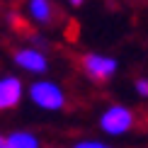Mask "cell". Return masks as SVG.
<instances>
[{
  "mask_svg": "<svg viewBox=\"0 0 148 148\" xmlns=\"http://www.w3.org/2000/svg\"><path fill=\"white\" fill-rule=\"evenodd\" d=\"M136 124V114L124 104H112L100 114V129L107 136H124Z\"/></svg>",
  "mask_w": 148,
  "mask_h": 148,
  "instance_id": "obj_1",
  "label": "cell"
},
{
  "mask_svg": "<svg viewBox=\"0 0 148 148\" xmlns=\"http://www.w3.org/2000/svg\"><path fill=\"white\" fill-rule=\"evenodd\" d=\"M15 63L20 66V68L34 73V75H41V73H46L49 68V61L46 56L39 51V49H20V51H15Z\"/></svg>",
  "mask_w": 148,
  "mask_h": 148,
  "instance_id": "obj_4",
  "label": "cell"
},
{
  "mask_svg": "<svg viewBox=\"0 0 148 148\" xmlns=\"http://www.w3.org/2000/svg\"><path fill=\"white\" fill-rule=\"evenodd\" d=\"M68 3L73 5V8H78V5H83V3H85V0H68Z\"/></svg>",
  "mask_w": 148,
  "mask_h": 148,
  "instance_id": "obj_10",
  "label": "cell"
},
{
  "mask_svg": "<svg viewBox=\"0 0 148 148\" xmlns=\"http://www.w3.org/2000/svg\"><path fill=\"white\" fill-rule=\"evenodd\" d=\"M0 148H8V138L5 136H0Z\"/></svg>",
  "mask_w": 148,
  "mask_h": 148,
  "instance_id": "obj_11",
  "label": "cell"
},
{
  "mask_svg": "<svg viewBox=\"0 0 148 148\" xmlns=\"http://www.w3.org/2000/svg\"><path fill=\"white\" fill-rule=\"evenodd\" d=\"M75 148H107L104 141H95V138H85V141H78Z\"/></svg>",
  "mask_w": 148,
  "mask_h": 148,
  "instance_id": "obj_8",
  "label": "cell"
},
{
  "mask_svg": "<svg viewBox=\"0 0 148 148\" xmlns=\"http://www.w3.org/2000/svg\"><path fill=\"white\" fill-rule=\"evenodd\" d=\"M5 138H8V148H39V143H41L39 136L32 131H15Z\"/></svg>",
  "mask_w": 148,
  "mask_h": 148,
  "instance_id": "obj_7",
  "label": "cell"
},
{
  "mask_svg": "<svg viewBox=\"0 0 148 148\" xmlns=\"http://www.w3.org/2000/svg\"><path fill=\"white\" fill-rule=\"evenodd\" d=\"M27 8H29V17L36 24H51L53 17H56V10H53L51 0H29Z\"/></svg>",
  "mask_w": 148,
  "mask_h": 148,
  "instance_id": "obj_6",
  "label": "cell"
},
{
  "mask_svg": "<svg viewBox=\"0 0 148 148\" xmlns=\"http://www.w3.org/2000/svg\"><path fill=\"white\" fill-rule=\"evenodd\" d=\"M22 80L15 75H5L0 78V112L17 107L22 100Z\"/></svg>",
  "mask_w": 148,
  "mask_h": 148,
  "instance_id": "obj_5",
  "label": "cell"
},
{
  "mask_svg": "<svg viewBox=\"0 0 148 148\" xmlns=\"http://www.w3.org/2000/svg\"><path fill=\"white\" fill-rule=\"evenodd\" d=\"M136 92L141 97H148V78H138L136 80Z\"/></svg>",
  "mask_w": 148,
  "mask_h": 148,
  "instance_id": "obj_9",
  "label": "cell"
},
{
  "mask_svg": "<svg viewBox=\"0 0 148 148\" xmlns=\"http://www.w3.org/2000/svg\"><path fill=\"white\" fill-rule=\"evenodd\" d=\"M80 63H83L85 75L90 80H95V83H107L109 78H114L116 68H119L116 58L104 56V53H85Z\"/></svg>",
  "mask_w": 148,
  "mask_h": 148,
  "instance_id": "obj_3",
  "label": "cell"
},
{
  "mask_svg": "<svg viewBox=\"0 0 148 148\" xmlns=\"http://www.w3.org/2000/svg\"><path fill=\"white\" fill-rule=\"evenodd\" d=\"M29 100L39 109L58 112V109L66 107V92L53 80H36V83H32V88H29Z\"/></svg>",
  "mask_w": 148,
  "mask_h": 148,
  "instance_id": "obj_2",
  "label": "cell"
}]
</instances>
